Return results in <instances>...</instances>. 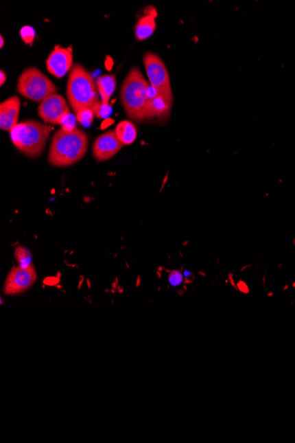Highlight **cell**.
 Listing matches in <instances>:
<instances>
[{"mask_svg": "<svg viewBox=\"0 0 295 443\" xmlns=\"http://www.w3.org/2000/svg\"><path fill=\"white\" fill-rule=\"evenodd\" d=\"M88 135L80 129L57 131L52 137L48 161L54 167L66 168L76 164L87 153Z\"/></svg>", "mask_w": 295, "mask_h": 443, "instance_id": "1", "label": "cell"}, {"mask_svg": "<svg viewBox=\"0 0 295 443\" xmlns=\"http://www.w3.org/2000/svg\"><path fill=\"white\" fill-rule=\"evenodd\" d=\"M150 86L138 67L129 71L123 82L121 100L123 107L135 121L147 119Z\"/></svg>", "mask_w": 295, "mask_h": 443, "instance_id": "2", "label": "cell"}, {"mask_svg": "<svg viewBox=\"0 0 295 443\" xmlns=\"http://www.w3.org/2000/svg\"><path fill=\"white\" fill-rule=\"evenodd\" d=\"M67 96L75 113L82 109H93L99 102L94 79L82 65L76 64L71 69Z\"/></svg>", "mask_w": 295, "mask_h": 443, "instance_id": "3", "label": "cell"}, {"mask_svg": "<svg viewBox=\"0 0 295 443\" xmlns=\"http://www.w3.org/2000/svg\"><path fill=\"white\" fill-rule=\"evenodd\" d=\"M51 130L48 125L36 121L18 123L10 132L14 146L24 155L36 158L44 152Z\"/></svg>", "mask_w": 295, "mask_h": 443, "instance_id": "4", "label": "cell"}, {"mask_svg": "<svg viewBox=\"0 0 295 443\" xmlns=\"http://www.w3.org/2000/svg\"><path fill=\"white\" fill-rule=\"evenodd\" d=\"M17 91L27 100L43 102L52 94H56V85L36 67L23 71L18 80Z\"/></svg>", "mask_w": 295, "mask_h": 443, "instance_id": "5", "label": "cell"}, {"mask_svg": "<svg viewBox=\"0 0 295 443\" xmlns=\"http://www.w3.org/2000/svg\"><path fill=\"white\" fill-rule=\"evenodd\" d=\"M143 64L149 78L150 87L158 92L173 94L171 88L170 76L167 67L161 58L152 52L143 55Z\"/></svg>", "mask_w": 295, "mask_h": 443, "instance_id": "6", "label": "cell"}, {"mask_svg": "<svg viewBox=\"0 0 295 443\" xmlns=\"http://www.w3.org/2000/svg\"><path fill=\"white\" fill-rule=\"evenodd\" d=\"M36 281V272L35 267L23 269L14 266L5 280L4 292L5 295H15L24 293L27 289L32 287Z\"/></svg>", "mask_w": 295, "mask_h": 443, "instance_id": "7", "label": "cell"}, {"mask_svg": "<svg viewBox=\"0 0 295 443\" xmlns=\"http://www.w3.org/2000/svg\"><path fill=\"white\" fill-rule=\"evenodd\" d=\"M70 113L69 104L64 98L58 94H52L45 98L38 107L40 117L46 123L60 125L61 120Z\"/></svg>", "mask_w": 295, "mask_h": 443, "instance_id": "8", "label": "cell"}, {"mask_svg": "<svg viewBox=\"0 0 295 443\" xmlns=\"http://www.w3.org/2000/svg\"><path fill=\"white\" fill-rule=\"evenodd\" d=\"M123 146H124L117 137L115 130H112L99 135L95 140L92 152L97 162H103L113 158Z\"/></svg>", "mask_w": 295, "mask_h": 443, "instance_id": "9", "label": "cell"}, {"mask_svg": "<svg viewBox=\"0 0 295 443\" xmlns=\"http://www.w3.org/2000/svg\"><path fill=\"white\" fill-rule=\"evenodd\" d=\"M48 72L57 78H62L73 67L72 48L55 46L46 60Z\"/></svg>", "mask_w": 295, "mask_h": 443, "instance_id": "10", "label": "cell"}, {"mask_svg": "<svg viewBox=\"0 0 295 443\" xmlns=\"http://www.w3.org/2000/svg\"><path fill=\"white\" fill-rule=\"evenodd\" d=\"M152 90V95L149 90L147 119L154 118V117L159 120L167 119L173 106V94L158 92L153 88Z\"/></svg>", "mask_w": 295, "mask_h": 443, "instance_id": "11", "label": "cell"}, {"mask_svg": "<svg viewBox=\"0 0 295 443\" xmlns=\"http://www.w3.org/2000/svg\"><path fill=\"white\" fill-rule=\"evenodd\" d=\"M21 110L20 98L12 97L0 104V128L11 132L18 124Z\"/></svg>", "mask_w": 295, "mask_h": 443, "instance_id": "12", "label": "cell"}, {"mask_svg": "<svg viewBox=\"0 0 295 443\" xmlns=\"http://www.w3.org/2000/svg\"><path fill=\"white\" fill-rule=\"evenodd\" d=\"M158 12L153 7H148L144 11L143 16L138 19L137 25L134 26L135 38L138 41H143L150 38L156 30V18Z\"/></svg>", "mask_w": 295, "mask_h": 443, "instance_id": "13", "label": "cell"}, {"mask_svg": "<svg viewBox=\"0 0 295 443\" xmlns=\"http://www.w3.org/2000/svg\"><path fill=\"white\" fill-rule=\"evenodd\" d=\"M97 91L99 92L102 102L109 104L110 98L116 90L117 82L115 76L104 75L100 76L97 82Z\"/></svg>", "mask_w": 295, "mask_h": 443, "instance_id": "14", "label": "cell"}, {"mask_svg": "<svg viewBox=\"0 0 295 443\" xmlns=\"http://www.w3.org/2000/svg\"><path fill=\"white\" fill-rule=\"evenodd\" d=\"M117 137L123 146H130L137 138V128L133 122L122 121L115 128Z\"/></svg>", "mask_w": 295, "mask_h": 443, "instance_id": "15", "label": "cell"}, {"mask_svg": "<svg viewBox=\"0 0 295 443\" xmlns=\"http://www.w3.org/2000/svg\"><path fill=\"white\" fill-rule=\"evenodd\" d=\"M14 257L18 264H19L20 267L30 269V267L33 266L32 252H30L29 249L24 247V246H20V247H18L15 250Z\"/></svg>", "mask_w": 295, "mask_h": 443, "instance_id": "16", "label": "cell"}, {"mask_svg": "<svg viewBox=\"0 0 295 443\" xmlns=\"http://www.w3.org/2000/svg\"><path fill=\"white\" fill-rule=\"evenodd\" d=\"M75 115L78 121L81 123L82 125L85 126V127H88V126L91 125V123L93 122L95 113L92 109H82L79 111L78 113H76Z\"/></svg>", "mask_w": 295, "mask_h": 443, "instance_id": "17", "label": "cell"}, {"mask_svg": "<svg viewBox=\"0 0 295 443\" xmlns=\"http://www.w3.org/2000/svg\"><path fill=\"white\" fill-rule=\"evenodd\" d=\"M92 110H93L95 116L97 117L98 119L108 118L113 113L112 107L109 104H106L103 102H97Z\"/></svg>", "mask_w": 295, "mask_h": 443, "instance_id": "18", "label": "cell"}, {"mask_svg": "<svg viewBox=\"0 0 295 443\" xmlns=\"http://www.w3.org/2000/svg\"><path fill=\"white\" fill-rule=\"evenodd\" d=\"M20 35L21 39L23 40L26 45H33L34 40H35L36 32L32 27L25 26L21 27Z\"/></svg>", "mask_w": 295, "mask_h": 443, "instance_id": "19", "label": "cell"}, {"mask_svg": "<svg viewBox=\"0 0 295 443\" xmlns=\"http://www.w3.org/2000/svg\"><path fill=\"white\" fill-rule=\"evenodd\" d=\"M76 117L73 116L72 113H69L67 115L63 117V119L61 120L60 125H61V128L64 131H73L75 128L76 123Z\"/></svg>", "mask_w": 295, "mask_h": 443, "instance_id": "20", "label": "cell"}, {"mask_svg": "<svg viewBox=\"0 0 295 443\" xmlns=\"http://www.w3.org/2000/svg\"><path fill=\"white\" fill-rule=\"evenodd\" d=\"M184 278L185 277H184L183 273H181L180 271L174 270L169 275L168 282L173 287H179L184 282Z\"/></svg>", "mask_w": 295, "mask_h": 443, "instance_id": "21", "label": "cell"}, {"mask_svg": "<svg viewBox=\"0 0 295 443\" xmlns=\"http://www.w3.org/2000/svg\"><path fill=\"white\" fill-rule=\"evenodd\" d=\"M5 81H7V75H5L4 71H0V85H4Z\"/></svg>", "mask_w": 295, "mask_h": 443, "instance_id": "22", "label": "cell"}, {"mask_svg": "<svg viewBox=\"0 0 295 443\" xmlns=\"http://www.w3.org/2000/svg\"><path fill=\"white\" fill-rule=\"evenodd\" d=\"M191 275H192V273L190 272V271L186 270V271H184L183 272V275L184 277H185V278H189V277Z\"/></svg>", "mask_w": 295, "mask_h": 443, "instance_id": "23", "label": "cell"}, {"mask_svg": "<svg viewBox=\"0 0 295 443\" xmlns=\"http://www.w3.org/2000/svg\"><path fill=\"white\" fill-rule=\"evenodd\" d=\"M5 45V42H4V38H3V36H0V47L3 48V46Z\"/></svg>", "mask_w": 295, "mask_h": 443, "instance_id": "24", "label": "cell"}]
</instances>
